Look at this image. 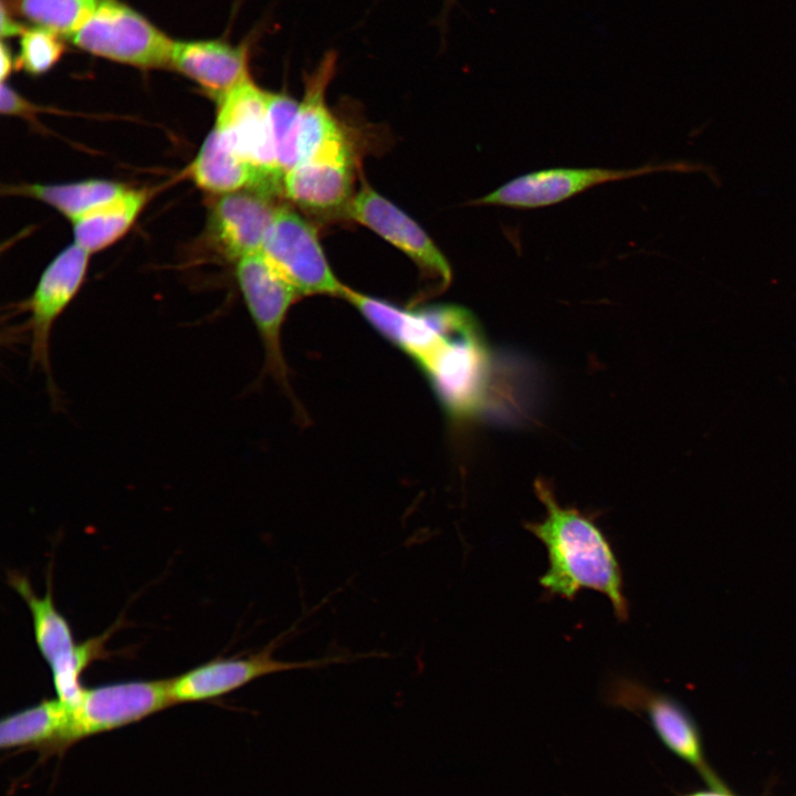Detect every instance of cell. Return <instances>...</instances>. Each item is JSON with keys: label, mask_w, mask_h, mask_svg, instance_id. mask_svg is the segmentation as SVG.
<instances>
[{"label": "cell", "mask_w": 796, "mask_h": 796, "mask_svg": "<svg viewBox=\"0 0 796 796\" xmlns=\"http://www.w3.org/2000/svg\"><path fill=\"white\" fill-rule=\"evenodd\" d=\"M535 493L546 509L541 522L524 526L545 546L548 569L540 578L552 596L573 600L584 588L604 594L619 621L629 617L622 572L616 554L595 521L576 507H564L552 489L537 480Z\"/></svg>", "instance_id": "6da1fadb"}, {"label": "cell", "mask_w": 796, "mask_h": 796, "mask_svg": "<svg viewBox=\"0 0 796 796\" xmlns=\"http://www.w3.org/2000/svg\"><path fill=\"white\" fill-rule=\"evenodd\" d=\"M416 364L452 416H469L483 405L489 354L469 311L461 308L439 341Z\"/></svg>", "instance_id": "7a4b0ae2"}, {"label": "cell", "mask_w": 796, "mask_h": 796, "mask_svg": "<svg viewBox=\"0 0 796 796\" xmlns=\"http://www.w3.org/2000/svg\"><path fill=\"white\" fill-rule=\"evenodd\" d=\"M170 679L126 681L84 688L64 733L39 750L40 760L64 754L78 741L140 721L175 705Z\"/></svg>", "instance_id": "3957f363"}, {"label": "cell", "mask_w": 796, "mask_h": 796, "mask_svg": "<svg viewBox=\"0 0 796 796\" xmlns=\"http://www.w3.org/2000/svg\"><path fill=\"white\" fill-rule=\"evenodd\" d=\"M90 253L77 244L64 249L44 270L32 294L21 304L23 322L10 336H24L30 365L46 377L48 389L55 400L50 345L53 327L78 293L88 266Z\"/></svg>", "instance_id": "277c9868"}, {"label": "cell", "mask_w": 796, "mask_h": 796, "mask_svg": "<svg viewBox=\"0 0 796 796\" xmlns=\"http://www.w3.org/2000/svg\"><path fill=\"white\" fill-rule=\"evenodd\" d=\"M71 40L91 54L142 69L170 67L175 42L117 0H101Z\"/></svg>", "instance_id": "5b68a950"}, {"label": "cell", "mask_w": 796, "mask_h": 796, "mask_svg": "<svg viewBox=\"0 0 796 796\" xmlns=\"http://www.w3.org/2000/svg\"><path fill=\"white\" fill-rule=\"evenodd\" d=\"M695 163L648 164L637 168H548L517 176L472 201L478 206L536 209L559 203L594 187L659 171H708Z\"/></svg>", "instance_id": "8992f818"}, {"label": "cell", "mask_w": 796, "mask_h": 796, "mask_svg": "<svg viewBox=\"0 0 796 796\" xmlns=\"http://www.w3.org/2000/svg\"><path fill=\"white\" fill-rule=\"evenodd\" d=\"M260 252L301 296L343 298L348 287L331 269L316 229L289 207L279 208Z\"/></svg>", "instance_id": "52a82bcc"}, {"label": "cell", "mask_w": 796, "mask_h": 796, "mask_svg": "<svg viewBox=\"0 0 796 796\" xmlns=\"http://www.w3.org/2000/svg\"><path fill=\"white\" fill-rule=\"evenodd\" d=\"M289 629L266 646L245 657L216 658L178 677L170 679V694L176 704L218 699L227 693L269 674L300 669H321L334 663L353 662L370 657L365 654H336L305 661H284L274 657L275 650Z\"/></svg>", "instance_id": "ba28073f"}, {"label": "cell", "mask_w": 796, "mask_h": 796, "mask_svg": "<svg viewBox=\"0 0 796 796\" xmlns=\"http://www.w3.org/2000/svg\"><path fill=\"white\" fill-rule=\"evenodd\" d=\"M606 701L612 706L646 714L667 748L693 767L710 788L729 790L704 756L698 724L677 699L638 680L618 677L608 684Z\"/></svg>", "instance_id": "9c48e42d"}, {"label": "cell", "mask_w": 796, "mask_h": 796, "mask_svg": "<svg viewBox=\"0 0 796 796\" xmlns=\"http://www.w3.org/2000/svg\"><path fill=\"white\" fill-rule=\"evenodd\" d=\"M344 210L349 219L404 252L425 274L439 281L441 287L451 283L450 263L438 245L413 219L376 190L362 187Z\"/></svg>", "instance_id": "30bf717a"}, {"label": "cell", "mask_w": 796, "mask_h": 796, "mask_svg": "<svg viewBox=\"0 0 796 796\" xmlns=\"http://www.w3.org/2000/svg\"><path fill=\"white\" fill-rule=\"evenodd\" d=\"M268 97L269 91L247 78L218 102L213 129L239 158L260 170L284 177L275 160Z\"/></svg>", "instance_id": "8fae6325"}, {"label": "cell", "mask_w": 796, "mask_h": 796, "mask_svg": "<svg viewBox=\"0 0 796 796\" xmlns=\"http://www.w3.org/2000/svg\"><path fill=\"white\" fill-rule=\"evenodd\" d=\"M235 276L263 342L266 365L273 373L283 376L281 331L290 307L302 296L269 264L260 251L237 262Z\"/></svg>", "instance_id": "7c38bea8"}, {"label": "cell", "mask_w": 796, "mask_h": 796, "mask_svg": "<svg viewBox=\"0 0 796 796\" xmlns=\"http://www.w3.org/2000/svg\"><path fill=\"white\" fill-rule=\"evenodd\" d=\"M275 196L244 189L220 195L211 205L208 239L222 259L238 262L259 252L281 207Z\"/></svg>", "instance_id": "4fadbf2b"}, {"label": "cell", "mask_w": 796, "mask_h": 796, "mask_svg": "<svg viewBox=\"0 0 796 796\" xmlns=\"http://www.w3.org/2000/svg\"><path fill=\"white\" fill-rule=\"evenodd\" d=\"M354 150L346 139L286 171L283 196L316 211L345 208L354 196Z\"/></svg>", "instance_id": "5bb4252c"}, {"label": "cell", "mask_w": 796, "mask_h": 796, "mask_svg": "<svg viewBox=\"0 0 796 796\" xmlns=\"http://www.w3.org/2000/svg\"><path fill=\"white\" fill-rule=\"evenodd\" d=\"M248 43L224 40L174 42L170 67L196 82L218 102L250 77Z\"/></svg>", "instance_id": "9a60e30c"}, {"label": "cell", "mask_w": 796, "mask_h": 796, "mask_svg": "<svg viewBox=\"0 0 796 796\" xmlns=\"http://www.w3.org/2000/svg\"><path fill=\"white\" fill-rule=\"evenodd\" d=\"M336 65L337 53L327 51L305 78L304 95L298 105L294 127L293 148L296 165L347 139L342 126L329 111L325 97L336 72Z\"/></svg>", "instance_id": "2e32d148"}, {"label": "cell", "mask_w": 796, "mask_h": 796, "mask_svg": "<svg viewBox=\"0 0 796 796\" xmlns=\"http://www.w3.org/2000/svg\"><path fill=\"white\" fill-rule=\"evenodd\" d=\"M188 172L199 188L219 196L244 189L275 197L283 195V177L260 170L239 158L214 129L205 139Z\"/></svg>", "instance_id": "e0dca14e"}, {"label": "cell", "mask_w": 796, "mask_h": 796, "mask_svg": "<svg viewBox=\"0 0 796 796\" xmlns=\"http://www.w3.org/2000/svg\"><path fill=\"white\" fill-rule=\"evenodd\" d=\"M148 198L146 189L127 188L72 220L75 244L90 254L109 247L130 229Z\"/></svg>", "instance_id": "ac0fdd59"}, {"label": "cell", "mask_w": 796, "mask_h": 796, "mask_svg": "<svg viewBox=\"0 0 796 796\" xmlns=\"http://www.w3.org/2000/svg\"><path fill=\"white\" fill-rule=\"evenodd\" d=\"M50 577L45 596L39 597L27 576L17 570L8 572L9 585L30 609L35 643L51 668L71 654L76 643L67 620L55 607Z\"/></svg>", "instance_id": "d6986e66"}, {"label": "cell", "mask_w": 796, "mask_h": 796, "mask_svg": "<svg viewBox=\"0 0 796 796\" xmlns=\"http://www.w3.org/2000/svg\"><path fill=\"white\" fill-rule=\"evenodd\" d=\"M70 716L71 708L60 699H43L1 720L0 746L39 751L64 733Z\"/></svg>", "instance_id": "ffe728a7"}, {"label": "cell", "mask_w": 796, "mask_h": 796, "mask_svg": "<svg viewBox=\"0 0 796 796\" xmlns=\"http://www.w3.org/2000/svg\"><path fill=\"white\" fill-rule=\"evenodd\" d=\"M127 188L118 182L90 179L61 185H30L22 188L24 195L36 198L60 211L71 220L105 203Z\"/></svg>", "instance_id": "44dd1931"}, {"label": "cell", "mask_w": 796, "mask_h": 796, "mask_svg": "<svg viewBox=\"0 0 796 796\" xmlns=\"http://www.w3.org/2000/svg\"><path fill=\"white\" fill-rule=\"evenodd\" d=\"M101 0H18L19 12L35 27L72 38Z\"/></svg>", "instance_id": "7402d4cb"}, {"label": "cell", "mask_w": 796, "mask_h": 796, "mask_svg": "<svg viewBox=\"0 0 796 796\" xmlns=\"http://www.w3.org/2000/svg\"><path fill=\"white\" fill-rule=\"evenodd\" d=\"M112 630L76 643L70 656L50 668L57 699L71 709L77 704L84 690L80 682L82 672L93 661L107 656L105 642Z\"/></svg>", "instance_id": "603a6c76"}, {"label": "cell", "mask_w": 796, "mask_h": 796, "mask_svg": "<svg viewBox=\"0 0 796 796\" xmlns=\"http://www.w3.org/2000/svg\"><path fill=\"white\" fill-rule=\"evenodd\" d=\"M298 105L285 93L269 92L268 116L277 168L284 175L295 165L294 127Z\"/></svg>", "instance_id": "cb8c5ba5"}, {"label": "cell", "mask_w": 796, "mask_h": 796, "mask_svg": "<svg viewBox=\"0 0 796 796\" xmlns=\"http://www.w3.org/2000/svg\"><path fill=\"white\" fill-rule=\"evenodd\" d=\"M18 64L32 75L50 71L61 59L64 45L60 35L43 28L25 29L20 35Z\"/></svg>", "instance_id": "d4e9b609"}, {"label": "cell", "mask_w": 796, "mask_h": 796, "mask_svg": "<svg viewBox=\"0 0 796 796\" xmlns=\"http://www.w3.org/2000/svg\"><path fill=\"white\" fill-rule=\"evenodd\" d=\"M0 108L3 115L22 116L25 118L34 116L35 113L33 105L4 83L1 85Z\"/></svg>", "instance_id": "484cf974"}, {"label": "cell", "mask_w": 796, "mask_h": 796, "mask_svg": "<svg viewBox=\"0 0 796 796\" xmlns=\"http://www.w3.org/2000/svg\"><path fill=\"white\" fill-rule=\"evenodd\" d=\"M25 29L13 19V17L7 10L4 3L1 6V35L13 36L21 35Z\"/></svg>", "instance_id": "4316f807"}, {"label": "cell", "mask_w": 796, "mask_h": 796, "mask_svg": "<svg viewBox=\"0 0 796 796\" xmlns=\"http://www.w3.org/2000/svg\"><path fill=\"white\" fill-rule=\"evenodd\" d=\"M13 69V60L9 48L4 43L1 44V81L7 80Z\"/></svg>", "instance_id": "83f0119b"}, {"label": "cell", "mask_w": 796, "mask_h": 796, "mask_svg": "<svg viewBox=\"0 0 796 796\" xmlns=\"http://www.w3.org/2000/svg\"><path fill=\"white\" fill-rule=\"evenodd\" d=\"M685 796H733L730 790H718V789H709V790H699L691 794H688Z\"/></svg>", "instance_id": "f1b7e54d"}, {"label": "cell", "mask_w": 796, "mask_h": 796, "mask_svg": "<svg viewBox=\"0 0 796 796\" xmlns=\"http://www.w3.org/2000/svg\"><path fill=\"white\" fill-rule=\"evenodd\" d=\"M454 0H444V11H448Z\"/></svg>", "instance_id": "f546056e"}]
</instances>
